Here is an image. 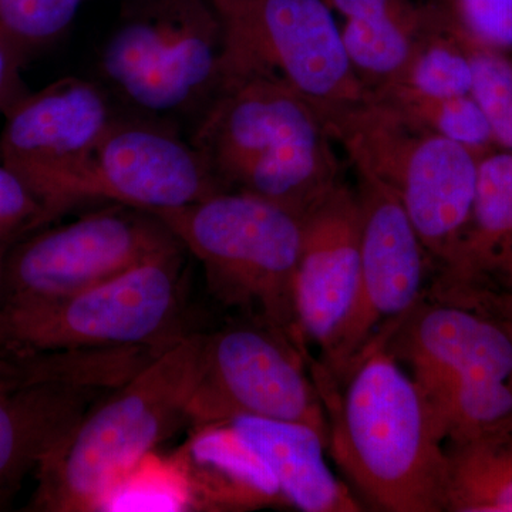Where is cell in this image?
<instances>
[{
	"label": "cell",
	"mask_w": 512,
	"mask_h": 512,
	"mask_svg": "<svg viewBox=\"0 0 512 512\" xmlns=\"http://www.w3.org/2000/svg\"><path fill=\"white\" fill-rule=\"evenodd\" d=\"M377 333L348 375L311 373L328 414V450L376 510L446 512L447 460L426 399Z\"/></svg>",
	"instance_id": "obj_1"
},
{
	"label": "cell",
	"mask_w": 512,
	"mask_h": 512,
	"mask_svg": "<svg viewBox=\"0 0 512 512\" xmlns=\"http://www.w3.org/2000/svg\"><path fill=\"white\" fill-rule=\"evenodd\" d=\"M190 141L225 191L248 192L298 215L342 183L322 113L269 74L224 70Z\"/></svg>",
	"instance_id": "obj_2"
},
{
	"label": "cell",
	"mask_w": 512,
	"mask_h": 512,
	"mask_svg": "<svg viewBox=\"0 0 512 512\" xmlns=\"http://www.w3.org/2000/svg\"><path fill=\"white\" fill-rule=\"evenodd\" d=\"M202 333H184L94 404L37 464L30 510L97 511L137 461L188 424Z\"/></svg>",
	"instance_id": "obj_3"
},
{
	"label": "cell",
	"mask_w": 512,
	"mask_h": 512,
	"mask_svg": "<svg viewBox=\"0 0 512 512\" xmlns=\"http://www.w3.org/2000/svg\"><path fill=\"white\" fill-rule=\"evenodd\" d=\"M387 330L444 443L512 426V335L500 320L424 295Z\"/></svg>",
	"instance_id": "obj_4"
},
{
	"label": "cell",
	"mask_w": 512,
	"mask_h": 512,
	"mask_svg": "<svg viewBox=\"0 0 512 512\" xmlns=\"http://www.w3.org/2000/svg\"><path fill=\"white\" fill-rule=\"evenodd\" d=\"M154 214L201 262L217 298L281 330L308 352L295 298L302 215L242 191Z\"/></svg>",
	"instance_id": "obj_5"
},
{
	"label": "cell",
	"mask_w": 512,
	"mask_h": 512,
	"mask_svg": "<svg viewBox=\"0 0 512 512\" xmlns=\"http://www.w3.org/2000/svg\"><path fill=\"white\" fill-rule=\"evenodd\" d=\"M326 121L356 173L397 195L434 268L447 265L470 222L478 158L375 94Z\"/></svg>",
	"instance_id": "obj_6"
},
{
	"label": "cell",
	"mask_w": 512,
	"mask_h": 512,
	"mask_svg": "<svg viewBox=\"0 0 512 512\" xmlns=\"http://www.w3.org/2000/svg\"><path fill=\"white\" fill-rule=\"evenodd\" d=\"M224 29L210 0H144L101 47L100 84L131 114L198 119L222 83Z\"/></svg>",
	"instance_id": "obj_7"
},
{
	"label": "cell",
	"mask_w": 512,
	"mask_h": 512,
	"mask_svg": "<svg viewBox=\"0 0 512 512\" xmlns=\"http://www.w3.org/2000/svg\"><path fill=\"white\" fill-rule=\"evenodd\" d=\"M161 348L0 349V504L67 431Z\"/></svg>",
	"instance_id": "obj_8"
},
{
	"label": "cell",
	"mask_w": 512,
	"mask_h": 512,
	"mask_svg": "<svg viewBox=\"0 0 512 512\" xmlns=\"http://www.w3.org/2000/svg\"><path fill=\"white\" fill-rule=\"evenodd\" d=\"M183 245L59 301L3 309V345L22 350L161 348L184 335Z\"/></svg>",
	"instance_id": "obj_9"
},
{
	"label": "cell",
	"mask_w": 512,
	"mask_h": 512,
	"mask_svg": "<svg viewBox=\"0 0 512 512\" xmlns=\"http://www.w3.org/2000/svg\"><path fill=\"white\" fill-rule=\"evenodd\" d=\"M224 29L222 70L278 77L323 119L372 96L326 0H210Z\"/></svg>",
	"instance_id": "obj_10"
},
{
	"label": "cell",
	"mask_w": 512,
	"mask_h": 512,
	"mask_svg": "<svg viewBox=\"0 0 512 512\" xmlns=\"http://www.w3.org/2000/svg\"><path fill=\"white\" fill-rule=\"evenodd\" d=\"M311 357L281 330L251 318L202 333L188 424L239 416L306 424L328 441V414L309 369Z\"/></svg>",
	"instance_id": "obj_11"
},
{
	"label": "cell",
	"mask_w": 512,
	"mask_h": 512,
	"mask_svg": "<svg viewBox=\"0 0 512 512\" xmlns=\"http://www.w3.org/2000/svg\"><path fill=\"white\" fill-rule=\"evenodd\" d=\"M181 245L154 212L111 204L6 249L3 309L59 301Z\"/></svg>",
	"instance_id": "obj_12"
},
{
	"label": "cell",
	"mask_w": 512,
	"mask_h": 512,
	"mask_svg": "<svg viewBox=\"0 0 512 512\" xmlns=\"http://www.w3.org/2000/svg\"><path fill=\"white\" fill-rule=\"evenodd\" d=\"M119 114L100 83L80 77L23 94L3 114L0 161L28 184L50 222L79 207L84 171Z\"/></svg>",
	"instance_id": "obj_13"
},
{
	"label": "cell",
	"mask_w": 512,
	"mask_h": 512,
	"mask_svg": "<svg viewBox=\"0 0 512 512\" xmlns=\"http://www.w3.org/2000/svg\"><path fill=\"white\" fill-rule=\"evenodd\" d=\"M360 269L348 313L322 352L318 366L342 382L377 333L399 322L426 292L431 259L397 195L357 173Z\"/></svg>",
	"instance_id": "obj_14"
},
{
	"label": "cell",
	"mask_w": 512,
	"mask_h": 512,
	"mask_svg": "<svg viewBox=\"0 0 512 512\" xmlns=\"http://www.w3.org/2000/svg\"><path fill=\"white\" fill-rule=\"evenodd\" d=\"M225 191L175 124L119 114L84 171L77 205L174 210Z\"/></svg>",
	"instance_id": "obj_15"
},
{
	"label": "cell",
	"mask_w": 512,
	"mask_h": 512,
	"mask_svg": "<svg viewBox=\"0 0 512 512\" xmlns=\"http://www.w3.org/2000/svg\"><path fill=\"white\" fill-rule=\"evenodd\" d=\"M359 269V198L339 183L302 215L295 298L306 343L328 345L352 305Z\"/></svg>",
	"instance_id": "obj_16"
},
{
	"label": "cell",
	"mask_w": 512,
	"mask_h": 512,
	"mask_svg": "<svg viewBox=\"0 0 512 512\" xmlns=\"http://www.w3.org/2000/svg\"><path fill=\"white\" fill-rule=\"evenodd\" d=\"M227 423L274 476L289 507L305 512H359L365 505L326 463L328 441L306 424L239 416Z\"/></svg>",
	"instance_id": "obj_17"
},
{
	"label": "cell",
	"mask_w": 512,
	"mask_h": 512,
	"mask_svg": "<svg viewBox=\"0 0 512 512\" xmlns=\"http://www.w3.org/2000/svg\"><path fill=\"white\" fill-rule=\"evenodd\" d=\"M190 478L195 511L284 507V495L258 454L227 421L192 427L175 451Z\"/></svg>",
	"instance_id": "obj_18"
},
{
	"label": "cell",
	"mask_w": 512,
	"mask_h": 512,
	"mask_svg": "<svg viewBox=\"0 0 512 512\" xmlns=\"http://www.w3.org/2000/svg\"><path fill=\"white\" fill-rule=\"evenodd\" d=\"M446 512H512V427L444 443Z\"/></svg>",
	"instance_id": "obj_19"
},
{
	"label": "cell",
	"mask_w": 512,
	"mask_h": 512,
	"mask_svg": "<svg viewBox=\"0 0 512 512\" xmlns=\"http://www.w3.org/2000/svg\"><path fill=\"white\" fill-rule=\"evenodd\" d=\"M390 86L433 99L471 93L473 66L468 40L441 10L433 12L402 76Z\"/></svg>",
	"instance_id": "obj_20"
},
{
	"label": "cell",
	"mask_w": 512,
	"mask_h": 512,
	"mask_svg": "<svg viewBox=\"0 0 512 512\" xmlns=\"http://www.w3.org/2000/svg\"><path fill=\"white\" fill-rule=\"evenodd\" d=\"M97 511H195L190 478L175 451L170 456L151 451L111 485Z\"/></svg>",
	"instance_id": "obj_21"
},
{
	"label": "cell",
	"mask_w": 512,
	"mask_h": 512,
	"mask_svg": "<svg viewBox=\"0 0 512 512\" xmlns=\"http://www.w3.org/2000/svg\"><path fill=\"white\" fill-rule=\"evenodd\" d=\"M373 94L420 126L467 148L478 160L498 148L487 117L471 94L433 99L397 86Z\"/></svg>",
	"instance_id": "obj_22"
},
{
	"label": "cell",
	"mask_w": 512,
	"mask_h": 512,
	"mask_svg": "<svg viewBox=\"0 0 512 512\" xmlns=\"http://www.w3.org/2000/svg\"><path fill=\"white\" fill-rule=\"evenodd\" d=\"M83 0H0V45L20 67L59 42Z\"/></svg>",
	"instance_id": "obj_23"
},
{
	"label": "cell",
	"mask_w": 512,
	"mask_h": 512,
	"mask_svg": "<svg viewBox=\"0 0 512 512\" xmlns=\"http://www.w3.org/2000/svg\"><path fill=\"white\" fill-rule=\"evenodd\" d=\"M468 47L473 66L470 94L484 111L497 147L512 151V60L501 50L470 40Z\"/></svg>",
	"instance_id": "obj_24"
},
{
	"label": "cell",
	"mask_w": 512,
	"mask_h": 512,
	"mask_svg": "<svg viewBox=\"0 0 512 512\" xmlns=\"http://www.w3.org/2000/svg\"><path fill=\"white\" fill-rule=\"evenodd\" d=\"M441 10L470 42L507 52L512 49V0H443Z\"/></svg>",
	"instance_id": "obj_25"
},
{
	"label": "cell",
	"mask_w": 512,
	"mask_h": 512,
	"mask_svg": "<svg viewBox=\"0 0 512 512\" xmlns=\"http://www.w3.org/2000/svg\"><path fill=\"white\" fill-rule=\"evenodd\" d=\"M49 222L45 207L28 184L0 161V244L10 247Z\"/></svg>",
	"instance_id": "obj_26"
},
{
	"label": "cell",
	"mask_w": 512,
	"mask_h": 512,
	"mask_svg": "<svg viewBox=\"0 0 512 512\" xmlns=\"http://www.w3.org/2000/svg\"><path fill=\"white\" fill-rule=\"evenodd\" d=\"M436 299L463 303L471 308L480 309L500 320L512 335V289L484 286V288L467 289V291L451 293Z\"/></svg>",
	"instance_id": "obj_27"
},
{
	"label": "cell",
	"mask_w": 512,
	"mask_h": 512,
	"mask_svg": "<svg viewBox=\"0 0 512 512\" xmlns=\"http://www.w3.org/2000/svg\"><path fill=\"white\" fill-rule=\"evenodd\" d=\"M20 73L22 67L6 52L5 47L0 45V116H3L23 94L28 93Z\"/></svg>",
	"instance_id": "obj_28"
},
{
	"label": "cell",
	"mask_w": 512,
	"mask_h": 512,
	"mask_svg": "<svg viewBox=\"0 0 512 512\" xmlns=\"http://www.w3.org/2000/svg\"><path fill=\"white\" fill-rule=\"evenodd\" d=\"M346 20L365 18L376 13L390 12L409 6L406 0H326Z\"/></svg>",
	"instance_id": "obj_29"
},
{
	"label": "cell",
	"mask_w": 512,
	"mask_h": 512,
	"mask_svg": "<svg viewBox=\"0 0 512 512\" xmlns=\"http://www.w3.org/2000/svg\"><path fill=\"white\" fill-rule=\"evenodd\" d=\"M484 286H488V288L512 289V261L510 264L505 265L504 268H501L487 284L477 286V288H484Z\"/></svg>",
	"instance_id": "obj_30"
},
{
	"label": "cell",
	"mask_w": 512,
	"mask_h": 512,
	"mask_svg": "<svg viewBox=\"0 0 512 512\" xmlns=\"http://www.w3.org/2000/svg\"><path fill=\"white\" fill-rule=\"evenodd\" d=\"M6 245L0 244V349L3 348V265H5Z\"/></svg>",
	"instance_id": "obj_31"
}]
</instances>
